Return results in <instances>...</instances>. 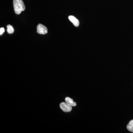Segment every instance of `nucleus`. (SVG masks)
<instances>
[{"label":"nucleus","instance_id":"3","mask_svg":"<svg viewBox=\"0 0 133 133\" xmlns=\"http://www.w3.org/2000/svg\"><path fill=\"white\" fill-rule=\"evenodd\" d=\"M60 107L61 109L65 112L71 111L72 109L71 106L67 104L66 102L61 103L60 104Z\"/></svg>","mask_w":133,"mask_h":133},{"label":"nucleus","instance_id":"6","mask_svg":"<svg viewBox=\"0 0 133 133\" xmlns=\"http://www.w3.org/2000/svg\"><path fill=\"white\" fill-rule=\"evenodd\" d=\"M127 128L129 131L133 133V119L129 122L127 126Z\"/></svg>","mask_w":133,"mask_h":133},{"label":"nucleus","instance_id":"7","mask_svg":"<svg viewBox=\"0 0 133 133\" xmlns=\"http://www.w3.org/2000/svg\"><path fill=\"white\" fill-rule=\"evenodd\" d=\"M7 31L8 33H9V34H12V33H14V28H13V26L11 25H8L7 26Z\"/></svg>","mask_w":133,"mask_h":133},{"label":"nucleus","instance_id":"1","mask_svg":"<svg viewBox=\"0 0 133 133\" xmlns=\"http://www.w3.org/2000/svg\"><path fill=\"white\" fill-rule=\"evenodd\" d=\"M13 4L15 13L17 15L20 14L26 8L24 3L22 0H14Z\"/></svg>","mask_w":133,"mask_h":133},{"label":"nucleus","instance_id":"2","mask_svg":"<svg viewBox=\"0 0 133 133\" xmlns=\"http://www.w3.org/2000/svg\"><path fill=\"white\" fill-rule=\"evenodd\" d=\"M37 33L41 35H45L48 33V29L45 26L41 24H39L37 28Z\"/></svg>","mask_w":133,"mask_h":133},{"label":"nucleus","instance_id":"4","mask_svg":"<svg viewBox=\"0 0 133 133\" xmlns=\"http://www.w3.org/2000/svg\"><path fill=\"white\" fill-rule=\"evenodd\" d=\"M69 20L73 23V25L76 27H78L79 25V22L76 17L73 16H69Z\"/></svg>","mask_w":133,"mask_h":133},{"label":"nucleus","instance_id":"8","mask_svg":"<svg viewBox=\"0 0 133 133\" xmlns=\"http://www.w3.org/2000/svg\"><path fill=\"white\" fill-rule=\"evenodd\" d=\"M5 31V30L4 28H1V29H0V35H2Z\"/></svg>","mask_w":133,"mask_h":133},{"label":"nucleus","instance_id":"5","mask_svg":"<svg viewBox=\"0 0 133 133\" xmlns=\"http://www.w3.org/2000/svg\"><path fill=\"white\" fill-rule=\"evenodd\" d=\"M65 101L67 104L70 105L72 107H75L77 105L76 102H74L73 99L69 97H67L65 98Z\"/></svg>","mask_w":133,"mask_h":133}]
</instances>
